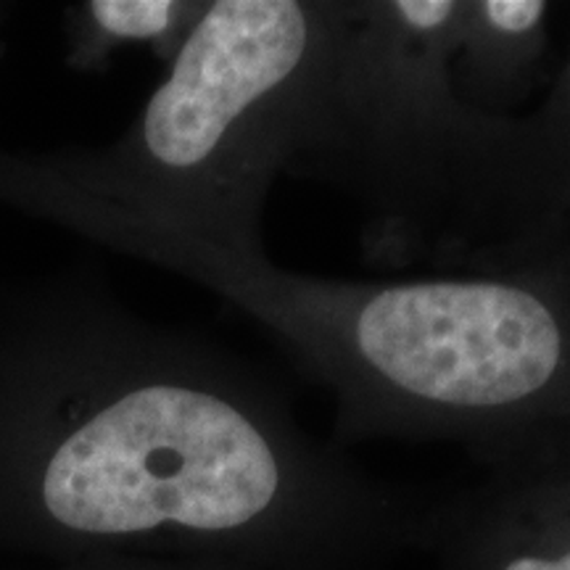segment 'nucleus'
<instances>
[{"label": "nucleus", "mask_w": 570, "mask_h": 570, "mask_svg": "<svg viewBox=\"0 0 570 570\" xmlns=\"http://www.w3.org/2000/svg\"><path fill=\"white\" fill-rule=\"evenodd\" d=\"M285 391L230 348L151 323L88 273L0 291V454L88 539L262 529L323 458Z\"/></svg>", "instance_id": "1"}, {"label": "nucleus", "mask_w": 570, "mask_h": 570, "mask_svg": "<svg viewBox=\"0 0 570 570\" xmlns=\"http://www.w3.org/2000/svg\"><path fill=\"white\" fill-rule=\"evenodd\" d=\"M202 285L331 391L341 436L499 441L570 425V304L529 267L338 281L265 254L198 269Z\"/></svg>", "instance_id": "3"}, {"label": "nucleus", "mask_w": 570, "mask_h": 570, "mask_svg": "<svg viewBox=\"0 0 570 570\" xmlns=\"http://www.w3.org/2000/svg\"><path fill=\"white\" fill-rule=\"evenodd\" d=\"M6 17H9V9H6V6H0V24H3ZM0 56H3V42H0Z\"/></svg>", "instance_id": "10"}, {"label": "nucleus", "mask_w": 570, "mask_h": 570, "mask_svg": "<svg viewBox=\"0 0 570 570\" xmlns=\"http://www.w3.org/2000/svg\"><path fill=\"white\" fill-rule=\"evenodd\" d=\"M204 0H96L69 13V53L77 67H98L122 46H148L173 59L202 17Z\"/></svg>", "instance_id": "7"}, {"label": "nucleus", "mask_w": 570, "mask_h": 570, "mask_svg": "<svg viewBox=\"0 0 570 570\" xmlns=\"http://www.w3.org/2000/svg\"><path fill=\"white\" fill-rule=\"evenodd\" d=\"M494 570H570V533L552 544L512 547Z\"/></svg>", "instance_id": "8"}, {"label": "nucleus", "mask_w": 570, "mask_h": 570, "mask_svg": "<svg viewBox=\"0 0 570 570\" xmlns=\"http://www.w3.org/2000/svg\"><path fill=\"white\" fill-rule=\"evenodd\" d=\"M570 233V56L531 111L491 117L431 262L454 275L529 265Z\"/></svg>", "instance_id": "5"}, {"label": "nucleus", "mask_w": 570, "mask_h": 570, "mask_svg": "<svg viewBox=\"0 0 570 570\" xmlns=\"http://www.w3.org/2000/svg\"><path fill=\"white\" fill-rule=\"evenodd\" d=\"M460 0H356L288 175L365 209L373 259H433L489 114L454 90Z\"/></svg>", "instance_id": "4"}, {"label": "nucleus", "mask_w": 570, "mask_h": 570, "mask_svg": "<svg viewBox=\"0 0 570 570\" xmlns=\"http://www.w3.org/2000/svg\"><path fill=\"white\" fill-rule=\"evenodd\" d=\"M354 11L356 0H212L119 138L0 148V204L185 281L265 254L267 196Z\"/></svg>", "instance_id": "2"}, {"label": "nucleus", "mask_w": 570, "mask_h": 570, "mask_svg": "<svg viewBox=\"0 0 570 570\" xmlns=\"http://www.w3.org/2000/svg\"><path fill=\"white\" fill-rule=\"evenodd\" d=\"M523 267L533 269V273H539L547 283H552L562 294V298L570 304V233L560 240V244H554L550 252L537 256V259H531L529 265Z\"/></svg>", "instance_id": "9"}, {"label": "nucleus", "mask_w": 570, "mask_h": 570, "mask_svg": "<svg viewBox=\"0 0 570 570\" xmlns=\"http://www.w3.org/2000/svg\"><path fill=\"white\" fill-rule=\"evenodd\" d=\"M550 3L460 0L454 32V90L468 109L515 117L547 80Z\"/></svg>", "instance_id": "6"}]
</instances>
